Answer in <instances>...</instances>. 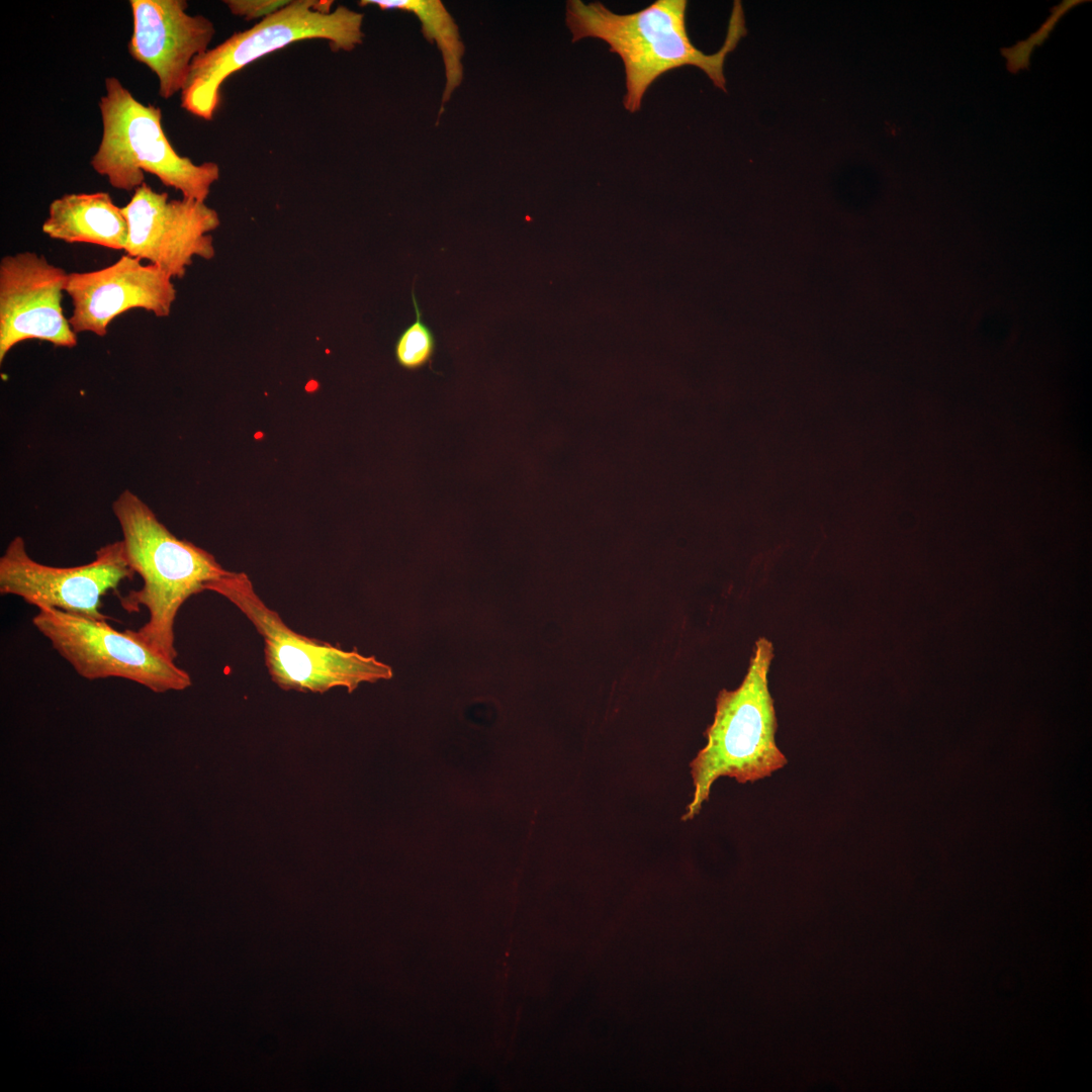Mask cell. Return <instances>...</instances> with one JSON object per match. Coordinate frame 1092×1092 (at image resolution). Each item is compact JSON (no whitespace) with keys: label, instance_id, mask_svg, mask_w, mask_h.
I'll list each match as a JSON object with an SVG mask.
<instances>
[{"label":"cell","instance_id":"obj_1","mask_svg":"<svg viewBox=\"0 0 1092 1092\" xmlns=\"http://www.w3.org/2000/svg\"><path fill=\"white\" fill-rule=\"evenodd\" d=\"M686 0H656L632 13L618 14L601 2H566L565 21L572 41L599 38L607 42L624 65L626 94L624 107L640 110L649 87L668 71L694 66L702 70L714 86L726 91L724 63L746 35L740 1H735L726 38L714 54H705L692 42L687 29Z\"/></svg>","mask_w":1092,"mask_h":1092},{"label":"cell","instance_id":"obj_2","mask_svg":"<svg viewBox=\"0 0 1092 1092\" xmlns=\"http://www.w3.org/2000/svg\"><path fill=\"white\" fill-rule=\"evenodd\" d=\"M112 511L121 528L125 559L143 579L140 589L119 597L120 605L127 612L140 607L148 610V621L133 633L175 661V621L180 608L229 570L209 552L178 539L134 492L123 490Z\"/></svg>","mask_w":1092,"mask_h":1092},{"label":"cell","instance_id":"obj_3","mask_svg":"<svg viewBox=\"0 0 1092 1092\" xmlns=\"http://www.w3.org/2000/svg\"><path fill=\"white\" fill-rule=\"evenodd\" d=\"M772 656L771 642L759 638L742 684L719 693L707 743L690 764L694 793L684 820L698 815L719 778L753 783L787 764L775 740L777 718L767 685Z\"/></svg>","mask_w":1092,"mask_h":1092},{"label":"cell","instance_id":"obj_4","mask_svg":"<svg viewBox=\"0 0 1092 1092\" xmlns=\"http://www.w3.org/2000/svg\"><path fill=\"white\" fill-rule=\"evenodd\" d=\"M332 0H292L282 9L236 32L192 62L181 92V107L210 120L220 103L225 80L258 59L291 43L324 39L334 52H350L364 37V14L344 5L332 9Z\"/></svg>","mask_w":1092,"mask_h":1092},{"label":"cell","instance_id":"obj_5","mask_svg":"<svg viewBox=\"0 0 1092 1092\" xmlns=\"http://www.w3.org/2000/svg\"><path fill=\"white\" fill-rule=\"evenodd\" d=\"M99 110L102 136L90 164L113 188L134 191L150 173L182 197L205 202L219 167L180 156L164 132L160 107L140 102L117 78L107 77Z\"/></svg>","mask_w":1092,"mask_h":1092},{"label":"cell","instance_id":"obj_6","mask_svg":"<svg viewBox=\"0 0 1092 1092\" xmlns=\"http://www.w3.org/2000/svg\"><path fill=\"white\" fill-rule=\"evenodd\" d=\"M205 590L226 599L255 627L264 642L268 672L283 690L325 693L342 687L352 692L361 682L392 675L391 668L373 656L346 651L292 630L259 597L245 572L229 571L206 583Z\"/></svg>","mask_w":1092,"mask_h":1092},{"label":"cell","instance_id":"obj_7","mask_svg":"<svg viewBox=\"0 0 1092 1092\" xmlns=\"http://www.w3.org/2000/svg\"><path fill=\"white\" fill-rule=\"evenodd\" d=\"M33 626L82 677H120L155 693L183 691L189 673L154 650L132 630L120 632L107 620H94L54 608H40Z\"/></svg>","mask_w":1092,"mask_h":1092},{"label":"cell","instance_id":"obj_8","mask_svg":"<svg viewBox=\"0 0 1092 1092\" xmlns=\"http://www.w3.org/2000/svg\"><path fill=\"white\" fill-rule=\"evenodd\" d=\"M133 575L121 540L100 547L89 563L72 567L33 560L21 536L14 537L0 557L1 595L19 597L37 609L54 608L94 620H108L100 611L101 598Z\"/></svg>","mask_w":1092,"mask_h":1092},{"label":"cell","instance_id":"obj_9","mask_svg":"<svg viewBox=\"0 0 1092 1092\" xmlns=\"http://www.w3.org/2000/svg\"><path fill=\"white\" fill-rule=\"evenodd\" d=\"M121 208L128 224L125 254L149 261L172 278H182L195 257H214L210 233L220 219L205 202L170 199L145 182Z\"/></svg>","mask_w":1092,"mask_h":1092},{"label":"cell","instance_id":"obj_10","mask_svg":"<svg viewBox=\"0 0 1092 1092\" xmlns=\"http://www.w3.org/2000/svg\"><path fill=\"white\" fill-rule=\"evenodd\" d=\"M69 273L33 252L0 261V363L18 343L49 342L73 348L77 334L63 310Z\"/></svg>","mask_w":1092,"mask_h":1092},{"label":"cell","instance_id":"obj_11","mask_svg":"<svg viewBox=\"0 0 1092 1092\" xmlns=\"http://www.w3.org/2000/svg\"><path fill=\"white\" fill-rule=\"evenodd\" d=\"M123 255L105 268L69 273L66 293L73 304L68 318L76 333L107 334L111 322L132 308L157 317L170 314L176 299L173 278L154 264Z\"/></svg>","mask_w":1092,"mask_h":1092},{"label":"cell","instance_id":"obj_12","mask_svg":"<svg viewBox=\"0 0 1092 1092\" xmlns=\"http://www.w3.org/2000/svg\"><path fill=\"white\" fill-rule=\"evenodd\" d=\"M132 34L128 52L158 78L159 95L169 99L184 89L192 62L215 34L207 17L187 12L185 0H130Z\"/></svg>","mask_w":1092,"mask_h":1092},{"label":"cell","instance_id":"obj_13","mask_svg":"<svg viewBox=\"0 0 1092 1092\" xmlns=\"http://www.w3.org/2000/svg\"><path fill=\"white\" fill-rule=\"evenodd\" d=\"M49 238L124 250L128 224L107 192L70 193L53 200L42 223Z\"/></svg>","mask_w":1092,"mask_h":1092},{"label":"cell","instance_id":"obj_14","mask_svg":"<svg viewBox=\"0 0 1092 1092\" xmlns=\"http://www.w3.org/2000/svg\"><path fill=\"white\" fill-rule=\"evenodd\" d=\"M359 5H375L381 10L397 9L413 12L420 19L424 36L430 42L436 41L445 66L446 86L439 112L441 115L444 104L462 81L461 59L464 54V44L460 38L458 26L443 3L439 0H362L359 1Z\"/></svg>","mask_w":1092,"mask_h":1092},{"label":"cell","instance_id":"obj_15","mask_svg":"<svg viewBox=\"0 0 1092 1092\" xmlns=\"http://www.w3.org/2000/svg\"><path fill=\"white\" fill-rule=\"evenodd\" d=\"M416 321L398 337L394 352L397 363L404 369L418 370L432 359L436 340L432 330L423 322L422 312L412 292Z\"/></svg>","mask_w":1092,"mask_h":1092},{"label":"cell","instance_id":"obj_16","mask_svg":"<svg viewBox=\"0 0 1092 1092\" xmlns=\"http://www.w3.org/2000/svg\"><path fill=\"white\" fill-rule=\"evenodd\" d=\"M290 0H224L231 13L245 20L263 19L282 9Z\"/></svg>","mask_w":1092,"mask_h":1092}]
</instances>
